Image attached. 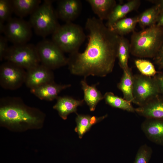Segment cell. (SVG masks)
Here are the masks:
<instances>
[{"mask_svg":"<svg viewBox=\"0 0 163 163\" xmlns=\"http://www.w3.org/2000/svg\"><path fill=\"white\" fill-rule=\"evenodd\" d=\"M85 27L88 40L86 48L82 53L69 54L68 69L72 74L84 78L105 77L113 71L120 36L94 17L87 19Z\"/></svg>","mask_w":163,"mask_h":163,"instance_id":"6da1fadb","label":"cell"},{"mask_svg":"<svg viewBox=\"0 0 163 163\" xmlns=\"http://www.w3.org/2000/svg\"><path fill=\"white\" fill-rule=\"evenodd\" d=\"M45 118L42 111L27 106L20 98L8 97L0 100V126L11 131L23 132L40 129Z\"/></svg>","mask_w":163,"mask_h":163,"instance_id":"7a4b0ae2","label":"cell"},{"mask_svg":"<svg viewBox=\"0 0 163 163\" xmlns=\"http://www.w3.org/2000/svg\"><path fill=\"white\" fill-rule=\"evenodd\" d=\"M163 42V27L156 24L134 31L130 42V53L139 58H153Z\"/></svg>","mask_w":163,"mask_h":163,"instance_id":"3957f363","label":"cell"},{"mask_svg":"<svg viewBox=\"0 0 163 163\" xmlns=\"http://www.w3.org/2000/svg\"><path fill=\"white\" fill-rule=\"evenodd\" d=\"M53 2L44 1L30 16L29 22L32 28L36 34L43 37L52 35L60 25Z\"/></svg>","mask_w":163,"mask_h":163,"instance_id":"277c9868","label":"cell"},{"mask_svg":"<svg viewBox=\"0 0 163 163\" xmlns=\"http://www.w3.org/2000/svg\"><path fill=\"white\" fill-rule=\"evenodd\" d=\"M52 35V41L64 53L69 54L78 51L86 37L82 27L72 22L60 25Z\"/></svg>","mask_w":163,"mask_h":163,"instance_id":"5b68a950","label":"cell"},{"mask_svg":"<svg viewBox=\"0 0 163 163\" xmlns=\"http://www.w3.org/2000/svg\"><path fill=\"white\" fill-rule=\"evenodd\" d=\"M4 59L26 70L40 63L36 46L28 43L9 47Z\"/></svg>","mask_w":163,"mask_h":163,"instance_id":"8992f818","label":"cell"},{"mask_svg":"<svg viewBox=\"0 0 163 163\" xmlns=\"http://www.w3.org/2000/svg\"><path fill=\"white\" fill-rule=\"evenodd\" d=\"M36 47L41 64L52 70L67 65L68 58L52 40H43Z\"/></svg>","mask_w":163,"mask_h":163,"instance_id":"52a82bcc","label":"cell"},{"mask_svg":"<svg viewBox=\"0 0 163 163\" xmlns=\"http://www.w3.org/2000/svg\"><path fill=\"white\" fill-rule=\"evenodd\" d=\"M154 78L143 75H133V103L142 106L160 94Z\"/></svg>","mask_w":163,"mask_h":163,"instance_id":"ba28073f","label":"cell"},{"mask_svg":"<svg viewBox=\"0 0 163 163\" xmlns=\"http://www.w3.org/2000/svg\"><path fill=\"white\" fill-rule=\"evenodd\" d=\"M32 27L29 21L20 18H12L5 24L3 34L13 45L27 43L32 36Z\"/></svg>","mask_w":163,"mask_h":163,"instance_id":"9c48e42d","label":"cell"},{"mask_svg":"<svg viewBox=\"0 0 163 163\" xmlns=\"http://www.w3.org/2000/svg\"><path fill=\"white\" fill-rule=\"evenodd\" d=\"M26 71L24 69L9 62L2 64L0 67V84L3 88L15 90L25 83Z\"/></svg>","mask_w":163,"mask_h":163,"instance_id":"30bf717a","label":"cell"},{"mask_svg":"<svg viewBox=\"0 0 163 163\" xmlns=\"http://www.w3.org/2000/svg\"><path fill=\"white\" fill-rule=\"evenodd\" d=\"M52 70L39 64L26 71L24 83L31 89L54 82Z\"/></svg>","mask_w":163,"mask_h":163,"instance_id":"8fae6325","label":"cell"},{"mask_svg":"<svg viewBox=\"0 0 163 163\" xmlns=\"http://www.w3.org/2000/svg\"><path fill=\"white\" fill-rule=\"evenodd\" d=\"M82 7L79 0H61L58 2L55 11L58 18L66 23L72 22L79 15Z\"/></svg>","mask_w":163,"mask_h":163,"instance_id":"7c38bea8","label":"cell"},{"mask_svg":"<svg viewBox=\"0 0 163 163\" xmlns=\"http://www.w3.org/2000/svg\"><path fill=\"white\" fill-rule=\"evenodd\" d=\"M141 129L149 140L163 146V119H145Z\"/></svg>","mask_w":163,"mask_h":163,"instance_id":"4fadbf2b","label":"cell"},{"mask_svg":"<svg viewBox=\"0 0 163 163\" xmlns=\"http://www.w3.org/2000/svg\"><path fill=\"white\" fill-rule=\"evenodd\" d=\"M135 112L146 119H163V96L159 95L135 108Z\"/></svg>","mask_w":163,"mask_h":163,"instance_id":"5bb4252c","label":"cell"},{"mask_svg":"<svg viewBox=\"0 0 163 163\" xmlns=\"http://www.w3.org/2000/svg\"><path fill=\"white\" fill-rule=\"evenodd\" d=\"M71 86L70 84H59L53 82L30 89V91L40 99L51 101L56 99L62 90Z\"/></svg>","mask_w":163,"mask_h":163,"instance_id":"9a60e30c","label":"cell"},{"mask_svg":"<svg viewBox=\"0 0 163 163\" xmlns=\"http://www.w3.org/2000/svg\"><path fill=\"white\" fill-rule=\"evenodd\" d=\"M56 102L53 108L58 112L59 115L63 120H66L70 114L77 113L78 107L82 105L84 102L83 99L77 100L68 96H58Z\"/></svg>","mask_w":163,"mask_h":163,"instance_id":"2e32d148","label":"cell"},{"mask_svg":"<svg viewBox=\"0 0 163 163\" xmlns=\"http://www.w3.org/2000/svg\"><path fill=\"white\" fill-rule=\"evenodd\" d=\"M141 2L139 0H132L123 4H117L110 14L105 24L108 28L118 21L125 18L130 12L137 10Z\"/></svg>","mask_w":163,"mask_h":163,"instance_id":"e0dca14e","label":"cell"},{"mask_svg":"<svg viewBox=\"0 0 163 163\" xmlns=\"http://www.w3.org/2000/svg\"><path fill=\"white\" fill-rule=\"evenodd\" d=\"M86 78H84L80 82L84 93L83 100L88 106L90 110L92 111L95 110L98 103L104 99V95L96 88L98 83L90 85L87 83Z\"/></svg>","mask_w":163,"mask_h":163,"instance_id":"ac0fdd59","label":"cell"},{"mask_svg":"<svg viewBox=\"0 0 163 163\" xmlns=\"http://www.w3.org/2000/svg\"><path fill=\"white\" fill-rule=\"evenodd\" d=\"M86 1L90 5L98 18L102 21L107 20L117 4L115 0H87Z\"/></svg>","mask_w":163,"mask_h":163,"instance_id":"d6986e66","label":"cell"},{"mask_svg":"<svg viewBox=\"0 0 163 163\" xmlns=\"http://www.w3.org/2000/svg\"><path fill=\"white\" fill-rule=\"evenodd\" d=\"M14 13L19 18L30 15L42 3L40 0H11Z\"/></svg>","mask_w":163,"mask_h":163,"instance_id":"ffe728a7","label":"cell"},{"mask_svg":"<svg viewBox=\"0 0 163 163\" xmlns=\"http://www.w3.org/2000/svg\"><path fill=\"white\" fill-rule=\"evenodd\" d=\"M76 118V126L75 130L77 133L79 138L81 139L94 125L103 120L107 116L106 114L100 117L87 115L78 114Z\"/></svg>","mask_w":163,"mask_h":163,"instance_id":"44dd1931","label":"cell"},{"mask_svg":"<svg viewBox=\"0 0 163 163\" xmlns=\"http://www.w3.org/2000/svg\"><path fill=\"white\" fill-rule=\"evenodd\" d=\"M138 23V16L133 17L124 18L114 23L108 28L116 34L124 36L135 31Z\"/></svg>","mask_w":163,"mask_h":163,"instance_id":"7402d4cb","label":"cell"},{"mask_svg":"<svg viewBox=\"0 0 163 163\" xmlns=\"http://www.w3.org/2000/svg\"><path fill=\"white\" fill-rule=\"evenodd\" d=\"M133 77L132 69L129 68L126 71H123L120 81L117 85L118 88L123 93V98L131 103L133 101Z\"/></svg>","mask_w":163,"mask_h":163,"instance_id":"603a6c76","label":"cell"},{"mask_svg":"<svg viewBox=\"0 0 163 163\" xmlns=\"http://www.w3.org/2000/svg\"><path fill=\"white\" fill-rule=\"evenodd\" d=\"M130 42L124 36H120L117 50V58L123 71L129 68L128 61L130 50Z\"/></svg>","mask_w":163,"mask_h":163,"instance_id":"cb8c5ba5","label":"cell"},{"mask_svg":"<svg viewBox=\"0 0 163 163\" xmlns=\"http://www.w3.org/2000/svg\"><path fill=\"white\" fill-rule=\"evenodd\" d=\"M104 99L106 104L112 107L130 112H135V108L133 107L131 102L114 95L112 92H106L104 95Z\"/></svg>","mask_w":163,"mask_h":163,"instance_id":"d4e9b609","label":"cell"},{"mask_svg":"<svg viewBox=\"0 0 163 163\" xmlns=\"http://www.w3.org/2000/svg\"><path fill=\"white\" fill-rule=\"evenodd\" d=\"M159 15L158 8L155 5L138 16V23L142 29L155 25Z\"/></svg>","mask_w":163,"mask_h":163,"instance_id":"484cf974","label":"cell"},{"mask_svg":"<svg viewBox=\"0 0 163 163\" xmlns=\"http://www.w3.org/2000/svg\"><path fill=\"white\" fill-rule=\"evenodd\" d=\"M134 62L136 67L143 75L153 77L158 72L153 63L148 60L138 59Z\"/></svg>","mask_w":163,"mask_h":163,"instance_id":"4316f807","label":"cell"},{"mask_svg":"<svg viewBox=\"0 0 163 163\" xmlns=\"http://www.w3.org/2000/svg\"><path fill=\"white\" fill-rule=\"evenodd\" d=\"M14 13L11 0H0V24H5Z\"/></svg>","mask_w":163,"mask_h":163,"instance_id":"83f0119b","label":"cell"},{"mask_svg":"<svg viewBox=\"0 0 163 163\" xmlns=\"http://www.w3.org/2000/svg\"><path fill=\"white\" fill-rule=\"evenodd\" d=\"M152 153L150 147L146 144L142 145L137 152L134 163H149Z\"/></svg>","mask_w":163,"mask_h":163,"instance_id":"f1b7e54d","label":"cell"},{"mask_svg":"<svg viewBox=\"0 0 163 163\" xmlns=\"http://www.w3.org/2000/svg\"><path fill=\"white\" fill-rule=\"evenodd\" d=\"M8 40L4 36H0V60L2 61L9 47L8 46Z\"/></svg>","mask_w":163,"mask_h":163,"instance_id":"f546056e","label":"cell"},{"mask_svg":"<svg viewBox=\"0 0 163 163\" xmlns=\"http://www.w3.org/2000/svg\"><path fill=\"white\" fill-rule=\"evenodd\" d=\"M153 59L155 63L160 69H163V42Z\"/></svg>","mask_w":163,"mask_h":163,"instance_id":"4dcf8cb0","label":"cell"},{"mask_svg":"<svg viewBox=\"0 0 163 163\" xmlns=\"http://www.w3.org/2000/svg\"><path fill=\"white\" fill-rule=\"evenodd\" d=\"M153 77L157 84L160 94L163 96V73L158 72Z\"/></svg>","mask_w":163,"mask_h":163,"instance_id":"1f68e13d","label":"cell"},{"mask_svg":"<svg viewBox=\"0 0 163 163\" xmlns=\"http://www.w3.org/2000/svg\"><path fill=\"white\" fill-rule=\"evenodd\" d=\"M156 5H157L160 14L163 13V0L156 1Z\"/></svg>","mask_w":163,"mask_h":163,"instance_id":"d6a6232c","label":"cell"},{"mask_svg":"<svg viewBox=\"0 0 163 163\" xmlns=\"http://www.w3.org/2000/svg\"><path fill=\"white\" fill-rule=\"evenodd\" d=\"M156 25L158 26L163 27V13L159 15Z\"/></svg>","mask_w":163,"mask_h":163,"instance_id":"836d02e7","label":"cell"}]
</instances>
